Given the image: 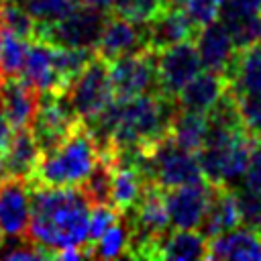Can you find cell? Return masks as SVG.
<instances>
[{"label": "cell", "mask_w": 261, "mask_h": 261, "mask_svg": "<svg viewBox=\"0 0 261 261\" xmlns=\"http://www.w3.org/2000/svg\"><path fill=\"white\" fill-rule=\"evenodd\" d=\"M155 67L157 90L173 100L179 94V90L202 71L198 49L192 43V39L155 51Z\"/></svg>", "instance_id": "obj_8"}, {"label": "cell", "mask_w": 261, "mask_h": 261, "mask_svg": "<svg viewBox=\"0 0 261 261\" xmlns=\"http://www.w3.org/2000/svg\"><path fill=\"white\" fill-rule=\"evenodd\" d=\"M208 241L196 228H177L173 232H165L155 249L151 259H169V261H192L206 259Z\"/></svg>", "instance_id": "obj_19"}, {"label": "cell", "mask_w": 261, "mask_h": 261, "mask_svg": "<svg viewBox=\"0 0 261 261\" xmlns=\"http://www.w3.org/2000/svg\"><path fill=\"white\" fill-rule=\"evenodd\" d=\"M41 159V149L31 133V128H14L12 139L2 155L4 175L24 177L29 179Z\"/></svg>", "instance_id": "obj_20"}, {"label": "cell", "mask_w": 261, "mask_h": 261, "mask_svg": "<svg viewBox=\"0 0 261 261\" xmlns=\"http://www.w3.org/2000/svg\"><path fill=\"white\" fill-rule=\"evenodd\" d=\"M145 49H149L147 22H135L114 12L112 16L106 18L98 45H96L98 57H102L104 61H112L116 57L139 53Z\"/></svg>", "instance_id": "obj_10"}, {"label": "cell", "mask_w": 261, "mask_h": 261, "mask_svg": "<svg viewBox=\"0 0 261 261\" xmlns=\"http://www.w3.org/2000/svg\"><path fill=\"white\" fill-rule=\"evenodd\" d=\"M196 49L200 63L206 71H214L220 75H226L237 49L234 43L226 31V27L220 20H214L206 27H200L196 33Z\"/></svg>", "instance_id": "obj_13"}, {"label": "cell", "mask_w": 261, "mask_h": 261, "mask_svg": "<svg viewBox=\"0 0 261 261\" xmlns=\"http://www.w3.org/2000/svg\"><path fill=\"white\" fill-rule=\"evenodd\" d=\"M0 239H2V232H0Z\"/></svg>", "instance_id": "obj_39"}, {"label": "cell", "mask_w": 261, "mask_h": 261, "mask_svg": "<svg viewBox=\"0 0 261 261\" xmlns=\"http://www.w3.org/2000/svg\"><path fill=\"white\" fill-rule=\"evenodd\" d=\"M167 2V6H184L186 4V0H165Z\"/></svg>", "instance_id": "obj_37"}, {"label": "cell", "mask_w": 261, "mask_h": 261, "mask_svg": "<svg viewBox=\"0 0 261 261\" xmlns=\"http://www.w3.org/2000/svg\"><path fill=\"white\" fill-rule=\"evenodd\" d=\"M12 133H14V128H12V124L8 122L6 112H4V106H2V102H0V159H2L6 147H8L10 139H12Z\"/></svg>", "instance_id": "obj_35"}, {"label": "cell", "mask_w": 261, "mask_h": 261, "mask_svg": "<svg viewBox=\"0 0 261 261\" xmlns=\"http://www.w3.org/2000/svg\"><path fill=\"white\" fill-rule=\"evenodd\" d=\"M65 96L82 124H90L112 100L114 90L108 73V61L94 55L86 67L69 82Z\"/></svg>", "instance_id": "obj_5"}, {"label": "cell", "mask_w": 261, "mask_h": 261, "mask_svg": "<svg viewBox=\"0 0 261 261\" xmlns=\"http://www.w3.org/2000/svg\"><path fill=\"white\" fill-rule=\"evenodd\" d=\"M230 96L237 104L241 122L249 133V137L255 141L261 139V96L255 94H230Z\"/></svg>", "instance_id": "obj_31"}, {"label": "cell", "mask_w": 261, "mask_h": 261, "mask_svg": "<svg viewBox=\"0 0 261 261\" xmlns=\"http://www.w3.org/2000/svg\"><path fill=\"white\" fill-rule=\"evenodd\" d=\"M220 6H222V0H186L181 8L188 14V18L194 22V27L200 29L218 20Z\"/></svg>", "instance_id": "obj_33"}, {"label": "cell", "mask_w": 261, "mask_h": 261, "mask_svg": "<svg viewBox=\"0 0 261 261\" xmlns=\"http://www.w3.org/2000/svg\"><path fill=\"white\" fill-rule=\"evenodd\" d=\"M206 259H261V232L249 226L230 228L208 241Z\"/></svg>", "instance_id": "obj_17"}, {"label": "cell", "mask_w": 261, "mask_h": 261, "mask_svg": "<svg viewBox=\"0 0 261 261\" xmlns=\"http://www.w3.org/2000/svg\"><path fill=\"white\" fill-rule=\"evenodd\" d=\"M0 2H2V0H0Z\"/></svg>", "instance_id": "obj_41"}, {"label": "cell", "mask_w": 261, "mask_h": 261, "mask_svg": "<svg viewBox=\"0 0 261 261\" xmlns=\"http://www.w3.org/2000/svg\"><path fill=\"white\" fill-rule=\"evenodd\" d=\"M31 220V184L24 177H0V232L24 237Z\"/></svg>", "instance_id": "obj_11"}, {"label": "cell", "mask_w": 261, "mask_h": 261, "mask_svg": "<svg viewBox=\"0 0 261 261\" xmlns=\"http://www.w3.org/2000/svg\"><path fill=\"white\" fill-rule=\"evenodd\" d=\"M90 202L73 186L51 188L31 184V220L27 237L37 245L59 251L88 245Z\"/></svg>", "instance_id": "obj_1"}, {"label": "cell", "mask_w": 261, "mask_h": 261, "mask_svg": "<svg viewBox=\"0 0 261 261\" xmlns=\"http://www.w3.org/2000/svg\"><path fill=\"white\" fill-rule=\"evenodd\" d=\"M108 73L114 90V98L126 100L157 90L155 51L145 49L139 53L122 55L108 61Z\"/></svg>", "instance_id": "obj_7"}, {"label": "cell", "mask_w": 261, "mask_h": 261, "mask_svg": "<svg viewBox=\"0 0 261 261\" xmlns=\"http://www.w3.org/2000/svg\"><path fill=\"white\" fill-rule=\"evenodd\" d=\"M239 224H241V216H239V208H237L234 190L226 188V186H214L206 214L198 226L200 232L206 239H212L216 234H222V232L239 226Z\"/></svg>", "instance_id": "obj_18"}, {"label": "cell", "mask_w": 261, "mask_h": 261, "mask_svg": "<svg viewBox=\"0 0 261 261\" xmlns=\"http://www.w3.org/2000/svg\"><path fill=\"white\" fill-rule=\"evenodd\" d=\"M86 200L90 206L94 204H112L110 192H112V153H100L98 163L88 173V177L80 184Z\"/></svg>", "instance_id": "obj_24"}, {"label": "cell", "mask_w": 261, "mask_h": 261, "mask_svg": "<svg viewBox=\"0 0 261 261\" xmlns=\"http://www.w3.org/2000/svg\"><path fill=\"white\" fill-rule=\"evenodd\" d=\"M22 80H27L39 94L45 92H65V82L57 69L55 45L33 39L27 45V55L20 71Z\"/></svg>", "instance_id": "obj_12"}, {"label": "cell", "mask_w": 261, "mask_h": 261, "mask_svg": "<svg viewBox=\"0 0 261 261\" xmlns=\"http://www.w3.org/2000/svg\"><path fill=\"white\" fill-rule=\"evenodd\" d=\"M108 14L90 4H80L69 14L53 22H37L35 39L59 45V47H77L94 49L98 45L100 33L104 29Z\"/></svg>", "instance_id": "obj_4"}, {"label": "cell", "mask_w": 261, "mask_h": 261, "mask_svg": "<svg viewBox=\"0 0 261 261\" xmlns=\"http://www.w3.org/2000/svg\"><path fill=\"white\" fill-rule=\"evenodd\" d=\"M0 80H2V75H0Z\"/></svg>", "instance_id": "obj_40"}, {"label": "cell", "mask_w": 261, "mask_h": 261, "mask_svg": "<svg viewBox=\"0 0 261 261\" xmlns=\"http://www.w3.org/2000/svg\"><path fill=\"white\" fill-rule=\"evenodd\" d=\"M84 0H20L37 22H53L69 14Z\"/></svg>", "instance_id": "obj_28"}, {"label": "cell", "mask_w": 261, "mask_h": 261, "mask_svg": "<svg viewBox=\"0 0 261 261\" xmlns=\"http://www.w3.org/2000/svg\"><path fill=\"white\" fill-rule=\"evenodd\" d=\"M80 122L65 92H45L39 94V106L31 124V133L41 149V153L59 145Z\"/></svg>", "instance_id": "obj_6"}, {"label": "cell", "mask_w": 261, "mask_h": 261, "mask_svg": "<svg viewBox=\"0 0 261 261\" xmlns=\"http://www.w3.org/2000/svg\"><path fill=\"white\" fill-rule=\"evenodd\" d=\"M137 169L147 184L159 186L161 190H171L204 179L198 155L175 145L169 135L151 149L137 153Z\"/></svg>", "instance_id": "obj_3"}, {"label": "cell", "mask_w": 261, "mask_h": 261, "mask_svg": "<svg viewBox=\"0 0 261 261\" xmlns=\"http://www.w3.org/2000/svg\"><path fill=\"white\" fill-rule=\"evenodd\" d=\"M0 43H2V22H0Z\"/></svg>", "instance_id": "obj_38"}, {"label": "cell", "mask_w": 261, "mask_h": 261, "mask_svg": "<svg viewBox=\"0 0 261 261\" xmlns=\"http://www.w3.org/2000/svg\"><path fill=\"white\" fill-rule=\"evenodd\" d=\"M100 159V149L92 133L77 124L59 145L41 153V159L29 177L33 186H80Z\"/></svg>", "instance_id": "obj_2"}, {"label": "cell", "mask_w": 261, "mask_h": 261, "mask_svg": "<svg viewBox=\"0 0 261 261\" xmlns=\"http://www.w3.org/2000/svg\"><path fill=\"white\" fill-rule=\"evenodd\" d=\"M0 102L12 128H31L39 106V92L22 75L0 80Z\"/></svg>", "instance_id": "obj_14"}, {"label": "cell", "mask_w": 261, "mask_h": 261, "mask_svg": "<svg viewBox=\"0 0 261 261\" xmlns=\"http://www.w3.org/2000/svg\"><path fill=\"white\" fill-rule=\"evenodd\" d=\"M212 190L214 186L206 179L165 190L169 224L173 228H198L212 198Z\"/></svg>", "instance_id": "obj_9"}, {"label": "cell", "mask_w": 261, "mask_h": 261, "mask_svg": "<svg viewBox=\"0 0 261 261\" xmlns=\"http://www.w3.org/2000/svg\"><path fill=\"white\" fill-rule=\"evenodd\" d=\"M0 22H2L4 31H10V33H14L16 37H20L24 41L35 39L37 20L16 0H2L0 2Z\"/></svg>", "instance_id": "obj_26"}, {"label": "cell", "mask_w": 261, "mask_h": 261, "mask_svg": "<svg viewBox=\"0 0 261 261\" xmlns=\"http://www.w3.org/2000/svg\"><path fill=\"white\" fill-rule=\"evenodd\" d=\"M90 257L96 259H116L128 255L130 249V224L124 214L118 216V220L100 237L94 241V245L88 243Z\"/></svg>", "instance_id": "obj_23"}, {"label": "cell", "mask_w": 261, "mask_h": 261, "mask_svg": "<svg viewBox=\"0 0 261 261\" xmlns=\"http://www.w3.org/2000/svg\"><path fill=\"white\" fill-rule=\"evenodd\" d=\"M112 2H114V0H84V4H90V6L100 8V10H104V12H108V10L112 8Z\"/></svg>", "instance_id": "obj_36"}, {"label": "cell", "mask_w": 261, "mask_h": 261, "mask_svg": "<svg viewBox=\"0 0 261 261\" xmlns=\"http://www.w3.org/2000/svg\"><path fill=\"white\" fill-rule=\"evenodd\" d=\"M120 212L112 204H94L90 210V220H88V243H94L100 239L116 220Z\"/></svg>", "instance_id": "obj_32"}, {"label": "cell", "mask_w": 261, "mask_h": 261, "mask_svg": "<svg viewBox=\"0 0 261 261\" xmlns=\"http://www.w3.org/2000/svg\"><path fill=\"white\" fill-rule=\"evenodd\" d=\"M232 190L237 198L241 224L261 232V192H255L245 186H237Z\"/></svg>", "instance_id": "obj_29"}, {"label": "cell", "mask_w": 261, "mask_h": 261, "mask_svg": "<svg viewBox=\"0 0 261 261\" xmlns=\"http://www.w3.org/2000/svg\"><path fill=\"white\" fill-rule=\"evenodd\" d=\"M243 186L251 188L255 192H261V139L253 141L249 165H247V171L243 177Z\"/></svg>", "instance_id": "obj_34"}, {"label": "cell", "mask_w": 261, "mask_h": 261, "mask_svg": "<svg viewBox=\"0 0 261 261\" xmlns=\"http://www.w3.org/2000/svg\"><path fill=\"white\" fill-rule=\"evenodd\" d=\"M224 77L230 94L261 96V43L237 51Z\"/></svg>", "instance_id": "obj_21"}, {"label": "cell", "mask_w": 261, "mask_h": 261, "mask_svg": "<svg viewBox=\"0 0 261 261\" xmlns=\"http://www.w3.org/2000/svg\"><path fill=\"white\" fill-rule=\"evenodd\" d=\"M226 77L214 71H200L175 96V106L181 110L208 114L226 94Z\"/></svg>", "instance_id": "obj_16"}, {"label": "cell", "mask_w": 261, "mask_h": 261, "mask_svg": "<svg viewBox=\"0 0 261 261\" xmlns=\"http://www.w3.org/2000/svg\"><path fill=\"white\" fill-rule=\"evenodd\" d=\"M220 22L226 27L234 49L243 51L261 43V14H247V16H218Z\"/></svg>", "instance_id": "obj_25"}, {"label": "cell", "mask_w": 261, "mask_h": 261, "mask_svg": "<svg viewBox=\"0 0 261 261\" xmlns=\"http://www.w3.org/2000/svg\"><path fill=\"white\" fill-rule=\"evenodd\" d=\"M165 6V0H114L110 10L135 22H149Z\"/></svg>", "instance_id": "obj_30"}, {"label": "cell", "mask_w": 261, "mask_h": 261, "mask_svg": "<svg viewBox=\"0 0 261 261\" xmlns=\"http://www.w3.org/2000/svg\"><path fill=\"white\" fill-rule=\"evenodd\" d=\"M196 33L198 29L188 18L181 6H165L147 22V39L151 51H159L169 45L190 41L196 37Z\"/></svg>", "instance_id": "obj_15"}, {"label": "cell", "mask_w": 261, "mask_h": 261, "mask_svg": "<svg viewBox=\"0 0 261 261\" xmlns=\"http://www.w3.org/2000/svg\"><path fill=\"white\" fill-rule=\"evenodd\" d=\"M27 45L29 41L2 29V43H0V75L2 77L20 75L24 55H27Z\"/></svg>", "instance_id": "obj_27"}, {"label": "cell", "mask_w": 261, "mask_h": 261, "mask_svg": "<svg viewBox=\"0 0 261 261\" xmlns=\"http://www.w3.org/2000/svg\"><path fill=\"white\" fill-rule=\"evenodd\" d=\"M208 133V114L177 108L169 126V139L186 151L198 153Z\"/></svg>", "instance_id": "obj_22"}]
</instances>
